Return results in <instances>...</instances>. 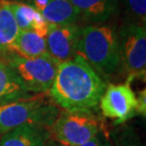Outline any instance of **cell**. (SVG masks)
I'll use <instances>...</instances> for the list:
<instances>
[{
  "mask_svg": "<svg viewBox=\"0 0 146 146\" xmlns=\"http://www.w3.org/2000/svg\"><path fill=\"white\" fill-rule=\"evenodd\" d=\"M106 86L102 76L75 55L59 64L48 93L65 111H90L99 104Z\"/></svg>",
  "mask_w": 146,
  "mask_h": 146,
  "instance_id": "cell-1",
  "label": "cell"
},
{
  "mask_svg": "<svg viewBox=\"0 0 146 146\" xmlns=\"http://www.w3.org/2000/svg\"><path fill=\"white\" fill-rule=\"evenodd\" d=\"M76 55L83 58L101 76L112 75L119 68L117 33L108 26L89 25L81 28Z\"/></svg>",
  "mask_w": 146,
  "mask_h": 146,
  "instance_id": "cell-2",
  "label": "cell"
},
{
  "mask_svg": "<svg viewBox=\"0 0 146 146\" xmlns=\"http://www.w3.org/2000/svg\"><path fill=\"white\" fill-rule=\"evenodd\" d=\"M58 115L59 110L44 93L1 104L0 134L24 124H39L49 128Z\"/></svg>",
  "mask_w": 146,
  "mask_h": 146,
  "instance_id": "cell-3",
  "label": "cell"
},
{
  "mask_svg": "<svg viewBox=\"0 0 146 146\" xmlns=\"http://www.w3.org/2000/svg\"><path fill=\"white\" fill-rule=\"evenodd\" d=\"M4 61L31 94L49 91L60 64L48 53L36 58H23L10 53Z\"/></svg>",
  "mask_w": 146,
  "mask_h": 146,
  "instance_id": "cell-4",
  "label": "cell"
},
{
  "mask_svg": "<svg viewBox=\"0 0 146 146\" xmlns=\"http://www.w3.org/2000/svg\"><path fill=\"white\" fill-rule=\"evenodd\" d=\"M99 132V121L90 111L59 113L49 127L50 138L66 146H80Z\"/></svg>",
  "mask_w": 146,
  "mask_h": 146,
  "instance_id": "cell-5",
  "label": "cell"
},
{
  "mask_svg": "<svg viewBox=\"0 0 146 146\" xmlns=\"http://www.w3.org/2000/svg\"><path fill=\"white\" fill-rule=\"evenodd\" d=\"M117 35L119 66L129 77L144 76L146 68L145 26L124 24Z\"/></svg>",
  "mask_w": 146,
  "mask_h": 146,
  "instance_id": "cell-6",
  "label": "cell"
},
{
  "mask_svg": "<svg viewBox=\"0 0 146 146\" xmlns=\"http://www.w3.org/2000/svg\"><path fill=\"white\" fill-rule=\"evenodd\" d=\"M99 104L104 117L122 123L137 112V95L129 83L109 84Z\"/></svg>",
  "mask_w": 146,
  "mask_h": 146,
  "instance_id": "cell-7",
  "label": "cell"
},
{
  "mask_svg": "<svg viewBox=\"0 0 146 146\" xmlns=\"http://www.w3.org/2000/svg\"><path fill=\"white\" fill-rule=\"evenodd\" d=\"M81 28L77 24L49 25L48 33L46 36V48L48 54L58 63L68 61L76 55Z\"/></svg>",
  "mask_w": 146,
  "mask_h": 146,
  "instance_id": "cell-8",
  "label": "cell"
},
{
  "mask_svg": "<svg viewBox=\"0 0 146 146\" xmlns=\"http://www.w3.org/2000/svg\"><path fill=\"white\" fill-rule=\"evenodd\" d=\"M49 139L48 127L39 124H24L3 134L0 146H46Z\"/></svg>",
  "mask_w": 146,
  "mask_h": 146,
  "instance_id": "cell-9",
  "label": "cell"
},
{
  "mask_svg": "<svg viewBox=\"0 0 146 146\" xmlns=\"http://www.w3.org/2000/svg\"><path fill=\"white\" fill-rule=\"evenodd\" d=\"M20 31H31L45 37L48 33L49 25L45 21L40 11L24 2L7 0Z\"/></svg>",
  "mask_w": 146,
  "mask_h": 146,
  "instance_id": "cell-10",
  "label": "cell"
},
{
  "mask_svg": "<svg viewBox=\"0 0 146 146\" xmlns=\"http://www.w3.org/2000/svg\"><path fill=\"white\" fill-rule=\"evenodd\" d=\"M77 9L81 19L89 23H102L118 13L119 0H69Z\"/></svg>",
  "mask_w": 146,
  "mask_h": 146,
  "instance_id": "cell-11",
  "label": "cell"
},
{
  "mask_svg": "<svg viewBox=\"0 0 146 146\" xmlns=\"http://www.w3.org/2000/svg\"><path fill=\"white\" fill-rule=\"evenodd\" d=\"M8 52L23 58H36L48 53L46 38L31 31H20Z\"/></svg>",
  "mask_w": 146,
  "mask_h": 146,
  "instance_id": "cell-12",
  "label": "cell"
},
{
  "mask_svg": "<svg viewBox=\"0 0 146 146\" xmlns=\"http://www.w3.org/2000/svg\"><path fill=\"white\" fill-rule=\"evenodd\" d=\"M31 95L15 72L4 60H0V104Z\"/></svg>",
  "mask_w": 146,
  "mask_h": 146,
  "instance_id": "cell-13",
  "label": "cell"
},
{
  "mask_svg": "<svg viewBox=\"0 0 146 146\" xmlns=\"http://www.w3.org/2000/svg\"><path fill=\"white\" fill-rule=\"evenodd\" d=\"M40 13L48 25H73L81 19L79 11L69 0H51Z\"/></svg>",
  "mask_w": 146,
  "mask_h": 146,
  "instance_id": "cell-14",
  "label": "cell"
},
{
  "mask_svg": "<svg viewBox=\"0 0 146 146\" xmlns=\"http://www.w3.org/2000/svg\"><path fill=\"white\" fill-rule=\"evenodd\" d=\"M19 31L7 0H0V55L8 52Z\"/></svg>",
  "mask_w": 146,
  "mask_h": 146,
  "instance_id": "cell-15",
  "label": "cell"
},
{
  "mask_svg": "<svg viewBox=\"0 0 146 146\" xmlns=\"http://www.w3.org/2000/svg\"><path fill=\"white\" fill-rule=\"evenodd\" d=\"M119 4L127 19L125 24L146 25V0H119Z\"/></svg>",
  "mask_w": 146,
  "mask_h": 146,
  "instance_id": "cell-16",
  "label": "cell"
},
{
  "mask_svg": "<svg viewBox=\"0 0 146 146\" xmlns=\"http://www.w3.org/2000/svg\"><path fill=\"white\" fill-rule=\"evenodd\" d=\"M116 146H145L139 139L135 138L134 134L124 132L115 139Z\"/></svg>",
  "mask_w": 146,
  "mask_h": 146,
  "instance_id": "cell-17",
  "label": "cell"
},
{
  "mask_svg": "<svg viewBox=\"0 0 146 146\" xmlns=\"http://www.w3.org/2000/svg\"><path fill=\"white\" fill-rule=\"evenodd\" d=\"M80 146H112L108 141V139H106L102 134L99 132L97 135H95L89 141H86L84 143L81 144Z\"/></svg>",
  "mask_w": 146,
  "mask_h": 146,
  "instance_id": "cell-18",
  "label": "cell"
},
{
  "mask_svg": "<svg viewBox=\"0 0 146 146\" xmlns=\"http://www.w3.org/2000/svg\"><path fill=\"white\" fill-rule=\"evenodd\" d=\"M137 112L141 116L146 115V91L145 89L141 90L137 96Z\"/></svg>",
  "mask_w": 146,
  "mask_h": 146,
  "instance_id": "cell-19",
  "label": "cell"
},
{
  "mask_svg": "<svg viewBox=\"0 0 146 146\" xmlns=\"http://www.w3.org/2000/svg\"><path fill=\"white\" fill-rule=\"evenodd\" d=\"M46 146H66L62 143H60V142H58L56 141H54V139H52L51 138L48 139V142H46Z\"/></svg>",
  "mask_w": 146,
  "mask_h": 146,
  "instance_id": "cell-20",
  "label": "cell"
}]
</instances>
